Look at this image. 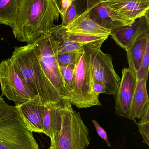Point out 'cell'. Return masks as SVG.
<instances>
[{"label":"cell","mask_w":149,"mask_h":149,"mask_svg":"<svg viewBox=\"0 0 149 149\" xmlns=\"http://www.w3.org/2000/svg\"><path fill=\"white\" fill-rule=\"evenodd\" d=\"M0 85L2 95L18 106L36 96L23 82L14 69L10 59L0 63Z\"/></svg>","instance_id":"cell-8"},{"label":"cell","mask_w":149,"mask_h":149,"mask_svg":"<svg viewBox=\"0 0 149 149\" xmlns=\"http://www.w3.org/2000/svg\"><path fill=\"white\" fill-rule=\"evenodd\" d=\"M93 124L94 125L95 127V130L97 134L99 135V136L104 140L108 146L109 147H112L111 143L109 142V140H108V136L106 132L105 131V130L100 126L98 123V122L95 120H92Z\"/></svg>","instance_id":"cell-28"},{"label":"cell","mask_w":149,"mask_h":149,"mask_svg":"<svg viewBox=\"0 0 149 149\" xmlns=\"http://www.w3.org/2000/svg\"><path fill=\"white\" fill-rule=\"evenodd\" d=\"M80 52L57 53V60L59 67H65L71 65H76Z\"/></svg>","instance_id":"cell-23"},{"label":"cell","mask_w":149,"mask_h":149,"mask_svg":"<svg viewBox=\"0 0 149 149\" xmlns=\"http://www.w3.org/2000/svg\"><path fill=\"white\" fill-rule=\"evenodd\" d=\"M149 69V44L147 46L146 52L142 60L141 66L136 72L137 81L145 79L148 81Z\"/></svg>","instance_id":"cell-22"},{"label":"cell","mask_w":149,"mask_h":149,"mask_svg":"<svg viewBox=\"0 0 149 149\" xmlns=\"http://www.w3.org/2000/svg\"><path fill=\"white\" fill-rule=\"evenodd\" d=\"M59 15L52 0H21L13 35L19 42L32 43L50 32Z\"/></svg>","instance_id":"cell-1"},{"label":"cell","mask_w":149,"mask_h":149,"mask_svg":"<svg viewBox=\"0 0 149 149\" xmlns=\"http://www.w3.org/2000/svg\"><path fill=\"white\" fill-rule=\"evenodd\" d=\"M139 127V131L141 134L144 143L149 145V123H136Z\"/></svg>","instance_id":"cell-27"},{"label":"cell","mask_w":149,"mask_h":149,"mask_svg":"<svg viewBox=\"0 0 149 149\" xmlns=\"http://www.w3.org/2000/svg\"><path fill=\"white\" fill-rule=\"evenodd\" d=\"M21 0H0V24L14 25Z\"/></svg>","instance_id":"cell-19"},{"label":"cell","mask_w":149,"mask_h":149,"mask_svg":"<svg viewBox=\"0 0 149 149\" xmlns=\"http://www.w3.org/2000/svg\"><path fill=\"white\" fill-rule=\"evenodd\" d=\"M104 2L120 16L126 26L149 12V0H106Z\"/></svg>","instance_id":"cell-10"},{"label":"cell","mask_w":149,"mask_h":149,"mask_svg":"<svg viewBox=\"0 0 149 149\" xmlns=\"http://www.w3.org/2000/svg\"><path fill=\"white\" fill-rule=\"evenodd\" d=\"M62 113L61 129L57 136L51 140L49 149H87L91 142L89 129L66 100L59 102Z\"/></svg>","instance_id":"cell-4"},{"label":"cell","mask_w":149,"mask_h":149,"mask_svg":"<svg viewBox=\"0 0 149 149\" xmlns=\"http://www.w3.org/2000/svg\"><path fill=\"white\" fill-rule=\"evenodd\" d=\"M139 123H149V106L147 107L141 118Z\"/></svg>","instance_id":"cell-30"},{"label":"cell","mask_w":149,"mask_h":149,"mask_svg":"<svg viewBox=\"0 0 149 149\" xmlns=\"http://www.w3.org/2000/svg\"><path fill=\"white\" fill-rule=\"evenodd\" d=\"M136 82V72L129 67L123 68L120 83L115 95V114L134 121L131 109Z\"/></svg>","instance_id":"cell-9"},{"label":"cell","mask_w":149,"mask_h":149,"mask_svg":"<svg viewBox=\"0 0 149 149\" xmlns=\"http://www.w3.org/2000/svg\"><path fill=\"white\" fill-rule=\"evenodd\" d=\"M90 53V46L85 45L83 50L79 54L75 65L74 89L68 101L79 109L101 105L99 96L94 94L93 88Z\"/></svg>","instance_id":"cell-5"},{"label":"cell","mask_w":149,"mask_h":149,"mask_svg":"<svg viewBox=\"0 0 149 149\" xmlns=\"http://www.w3.org/2000/svg\"><path fill=\"white\" fill-rule=\"evenodd\" d=\"M148 31H149V12L130 25L112 31L111 36L117 45L126 51L140 37Z\"/></svg>","instance_id":"cell-11"},{"label":"cell","mask_w":149,"mask_h":149,"mask_svg":"<svg viewBox=\"0 0 149 149\" xmlns=\"http://www.w3.org/2000/svg\"><path fill=\"white\" fill-rule=\"evenodd\" d=\"M49 33L52 36L62 38L68 42L99 47H101L109 37L68 32L61 24L55 25Z\"/></svg>","instance_id":"cell-15"},{"label":"cell","mask_w":149,"mask_h":149,"mask_svg":"<svg viewBox=\"0 0 149 149\" xmlns=\"http://www.w3.org/2000/svg\"><path fill=\"white\" fill-rule=\"evenodd\" d=\"M60 70L65 86L70 96L74 89L75 84V65H71L65 67H60Z\"/></svg>","instance_id":"cell-21"},{"label":"cell","mask_w":149,"mask_h":149,"mask_svg":"<svg viewBox=\"0 0 149 149\" xmlns=\"http://www.w3.org/2000/svg\"><path fill=\"white\" fill-rule=\"evenodd\" d=\"M10 59L26 87L35 95H39L45 105L63 100L44 73L33 43L15 47Z\"/></svg>","instance_id":"cell-2"},{"label":"cell","mask_w":149,"mask_h":149,"mask_svg":"<svg viewBox=\"0 0 149 149\" xmlns=\"http://www.w3.org/2000/svg\"><path fill=\"white\" fill-rule=\"evenodd\" d=\"M93 88L94 94L97 96H99L101 93H106V88L101 83H94Z\"/></svg>","instance_id":"cell-29"},{"label":"cell","mask_w":149,"mask_h":149,"mask_svg":"<svg viewBox=\"0 0 149 149\" xmlns=\"http://www.w3.org/2000/svg\"><path fill=\"white\" fill-rule=\"evenodd\" d=\"M52 1L62 18L67 8L73 0H52Z\"/></svg>","instance_id":"cell-26"},{"label":"cell","mask_w":149,"mask_h":149,"mask_svg":"<svg viewBox=\"0 0 149 149\" xmlns=\"http://www.w3.org/2000/svg\"><path fill=\"white\" fill-rule=\"evenodd\" d=\"M0 149H39L19 109L0 96Z\"/></svg>","instance_id":"cell-3"},{"label":"cell","mask_w":149,"mask_h":149,"mask_svg":"<svg viewBox=\"0 0 149 149\" xmlns=\"http://www.w3.org/2000/svg\"><path fill=\"white\" fill-rule=\"evenodd\" d=\"M90 46V64L93 82L102 84L106 94L115 95L121 78L115 72L110 54L104 53L101 47Z\"/></svg>","instance_id":"cell-7"},{"label":"cell","mask_w":149,"mask_h":149,"mask_svg":"<svg viewBox=\"0 0 149 149\" xmlns=\"http://www.w3.org/2000/svg\"><path fill=\"white\" fill-rule=\"evenodd\" d=\"M77 13L74 1L71 3L67 8L62 19L61 25L66 27L71 23L77 16Z\"/></svg>","instance_id":"cell-25"},{"label":"cell","mask_w":149,"mask_h":149,"mask_svg":"<svg viewBox=\"0 0 149 149\" xmlns=\"http://www.w3.org/2000/svg\"><path fill=\"white\" fill-rule=\"evenodd\" d=\"M147 82L145 79L137 81L136 87L131 105V115L134 122L141 119L143 114L149 106V99L147 88Z\"/></svg>","instance_id":"cell-17"},{"label":"cell","mask_w":149,"mask_h":149,"mask_svg":"<svg viewBox=\"0 0 149 149\" xmlns=\"http://www.w3.org/2000/svg\"><path fill=\"white\" fill-rule=\"evenodd\" d=\"M105 0H73L76 7L77 14H80L86 10L91 9L93 7Z\"/></svg>","instance_id":"cell-24"},{"label":"cell","mask_w":149,"mask_h":149,"mask_svg":"<svg viewBox=\"0 0 149 149\" xmlns=\"http://www.w3.org/2000/svg\"><path fill=\"white\" fill-rule=\"evenodd\" d=\"M87 10L93 21L112 31L126 26L120 16L104 2Z\"/></svg>","instance_id":"cell-13"},{"label":"cell","mask_w":149,"mask_h":149,"mask_svg":"<svg viewBox=\"0 0 149 149\" xmlns=\"http://www.w3.org/2000/svg\"><path fill=\"white\" fill-rule=\"evenodd\" d=\"M106 1V0H105V1Z\"/></svg>","instance_id":"cell-31"},{"label":"cell","mask_w":149,"mask_h":149,"mask_svg":"<svg viewBox=\"0 0 149 149\" xmlns=\"http://www.w3.org/2000/svg\"><path fill=\"white\" fill-rule=\"evenodd\" d=\"M64 28L68 32L93 36H109L112 32L93 21L89 17L88 10L77 14L75 19Z\"/></svg>","instance_id":"cell-14"},{"label":"cell","mask_w":149,"mask_h":149,"mask_svg":"<svg viewBox=\"0 0 149 149\" xmlns=\"http://www.w3.org/2000/svg\"><path fill=\"white\" fill-rule=\"evenodd\" d=\"M17 107L26 125L31 132L43 133L45 105L39 95Z\"/></svg>","instance_id":"cell-12"},{"label":"cell","mask_w":149,"mask_h":149,"mask_svg":"<svg viewBox=\"0 0 149 149\" xmlns=\"http://www.w3.org/2000/svg\"><path fill=\"white\" fill-rule=\"evenodd\" d=\"M41 68L55 90L64 100H69L70 95L66 88L57 60V44L49 33L41 36L33 43Z\"/></svg>","instance_id":"cell-6"},{"label":"cell","mask_w":149,"mask_h":149,"mask_svg":"<svg viewBox=\"0 0 149 149\" xmlns=\"http://www.w3.org/2000/svg\"><path fill=\"white\" fill-rule=\"evenodd\" d=\"M149 44V31L140 37L126 50L129 68L136 72L139 70L147 46Z\"/></svg>","instance_id":"cell-18"},{"label":"cell","mask_w":149,"mask_h":149,"mask_svg":"<svg viewBox=\"0 0 149 149\" xmlns=\"http://www.w3.org/2000/svg\"><path fill=\"white\" fill-rule=\"evenodd\" d=\"M50 36L57 44V53H79L83 50L85 45L83 44L68 42L62 38Z\"/></svg>","instance_id":"cell-20"},{"label":"cell","mask_w":149,"mask_h":149,"mask_svg":"<svg viewBox=\"0 0 149 149\" xmlns=\"http://www.w3.org/2000/svg\"><path fill=\"white\" fill-rule=\"evenodd\" d=\"M61 124L62 113L59 104L45 105L43 133L52 140L59 133Z\"/></svg>","instance_id":"cell-16"}]
</instances>
